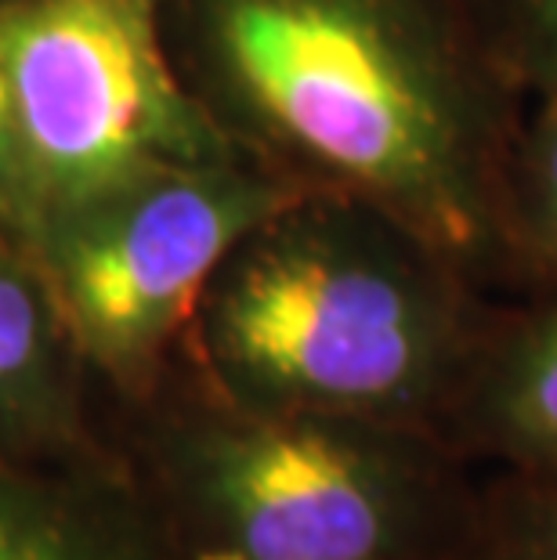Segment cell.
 Instances as JSON below:
<instances>
[{
	"label": "cell",
	"instance_id": "cell-1",
	"mask_svg": "<svg viewBox=\"0 0 557 560\" xmlns=\"http://www.w3.org/2000/svg\"><path fill=\"white\" fill-rule=\"evenodd\" d=\"M167 40L235 152L387 213L496 290L525 91L478 0H167Z\"/></svg>",
	"mask_w": 557,
	"mask_h": 560
},
{
	"label": "cell",
	"instance_id": "cell-2",
	"mask_svg": "<svg viewBox=\"0 0 557 560\" xmlns=\"http://www.w3.org/2000/svg\"><path fill=\"white\" fill-rule=\"evenodd\" d=\"M492 312L489 290L402 221L301 192L224 257L177 359L254 409L442 441Z\"/></svg>",
	"mask_w": 557,
	"mask_h": 560
},
{
	"label": "cell",
	"instance_id": "cell-3",
	"mask_svg": "<svg viewBox=\"0 0 557 560\" xmlns=\"http://www.w3.org/2000/svg\"><path fill=\"white\" fill-rule=\"evenodd\" d=\"M105 423L177 560H460L478 517L438 438L254 409L182 359Z\"/></svg>",
	"mask_w": 557,
	"mask_h": 560
},
{
	"label": "cell",
	"instance_id": "cell-4",
	"mask_svg": "<svg viewBox=\"0 0 557 560\" xmlns=\"http://www.w3.org/2000/svg\"><path fill=\"white\" fill-rule=\"evenodd\" d=\"M293 196L224 156L109 188L22 235L105 401H138L167 376L224 257Z\"/></svg>",
	"mask_w": 557,
	"mask_h": 560
},
{
	"label": "cell",
	"instance_id": "cell-5",
	"mask_svg": "<svg viewBox=\"0 0 557 560\" xmlns=\"http://www.w3.org/2000/svg\"><path fill=\"white\" fill-rule=\"evenodd\" d=\"M0 51L26 177L22 235L138 177L243 156L177 77L167 0H0Z\"/></svg>",
	"mask_w": 557,
	"mask_h": 560
},
{
	"label": "cell",
	"instance_id": "cell-6",
	"mask_svg": "<svg viewBox=\"0 0 557 560\" xmlns=\"http://www.w3.org/2000/svg\"><path fill=\"white\" fill-rule=\"evenodd\" d=\"M109 445L105 398L55 293L0 224V459L69 463Z\"/></svg>",
	"mask_w": 557,
	"mask_h": 560
},
{
	"label": "cell",
	"instance_id": "cell-7",
	"mask_svg": "<svg viewBox=\"0 0 557 560\" xmlns=\"http://www.w3.org/2000/svg\"><path fill=\"white\" fill-rule=\"evenodd\" d=\"M442 441L467 463L557 478V282L496 304Z\"/></svg>",
	"mask_w": 557,
	"mask_h": 560
},
{
	"label": "cell",
	"instance_id": "cell-8",
	"mask_svg": "<svg viewBox=\"0 0 557 560\" xmlns=\"http://www.w3.org/2000/svg\"><path fill=\"white\" fill-rule=\"evenodd\" d=\"M0 560H177L124 456L0 459Z\"/></svg>",
	"mask_w": 557,
	"mask_h": 560
},
{
	"label": "cell",
	"instance_id": "cell-9",
	"mask_svg": "<svg viewBox=\"0 0 557 560\" xmlns=\"http://www.w3.org/2000/svg\"><path fill=\"white\" fill-rule=\"evenodd\" d=\"M557 282V94L518 127L500 196L496 290L529 293Z\"/></svg>",
	"mask_w": 557,
	"mask_h": 560
},
{
	"label": "cell",
	"instance_id": "cell-10",
	"mask_svg": "<svg viewBox=\"0 0 557 560\" xmlns=\"http://www.w3.org/2000/svg\"><path fill=\"white\" fill-rule=\"evenodd\" d=\"M460 560H557V481L503 470V478L481 485Z\"/></svg>",
	"mask_w": 557,
	"mask_h": 560
},
{
	"label": "cell",
	"instance_id": "cell-11",
	"mask_svg": "<svg viewBox=\"0 0 557 560\" xmlns=\"http://www.w3.org/2000/svg\"><path fill=\"white\" fill-rule=\"evenodd\" d=\"M525 98L557 94V0H478Z\"/></svg>",
	"mask_w": 557,
	"mask_h": 560
},
{
	"label": "cell",
	"instance_id": "cell-12",
	"mask_svg": "<svg viewBox=\"0 0 557 560\" xmlns=\"http://www.w3.org/2000/svg\"><path fill=\"white\" fill-rule=\"evenodd\" d=\"M0 224L15 235H22V229H26V177H22L19 120L4 51H0Z\"/></svg>",
	"mask_w": 557,
	"mask_h": 560
},
{
	"label": "cell",
	"instance_id": "cell-13",
	"mask_svg": "<svg viewBox=\"0 0 557 560\" xmlns=\"http://www.w3.org/2000/svg\"><path fill=\"white\" fill-rule=\"evenodd\" d=\"M550 481H557V478H550Z\"/></svg>",
	"mask_w": 557,
	"mask_h": 560
}]
</instances>
